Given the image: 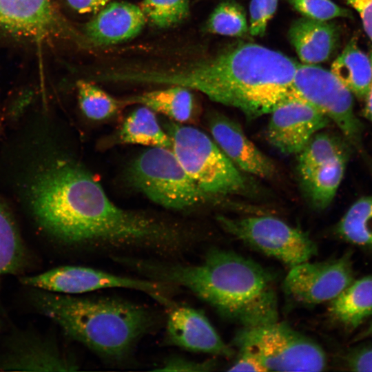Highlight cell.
I'll list each match as a JSON object with an SVG mask.
<instances>
[{
    "label": "cell",
    "mask_w": 372,
    "mask_h": 372,
    "mask_svg": "<svg viewBox=\"0 0 372 372\" xmlns=\"http://www.w3.org/2000/svg\"><path fill=\"white\" fill-rule=\"evenodd\" d=\"M206 30L214 34L242 37L249 31L244 8L232 0L220 3L211 13Z\"/></svg>",
    "instance_id": "27"
},
{
    "label": "cell",
    "mask_w": 372,
    "mask_h": 372,
    "mask_svg": "<svg viewBox=\"0 0 372 372\" xmlns=\"http://www.w3.org/2000/svg\"><path fill=\"white\" fill-rule=\"evenodd\" d=\"M304 17L319 21L352 17L351 12L331 0H287Z\"/></svg>",
    "instance_id": "30"
},
{
    "label": "cell",
    "mask_w": 372,
    "mask_h": 372,
    "mask_svg": "<svg viewBox=\"0 0 372 372\" xmlns=\"http://www.w3.org/2000/svg\"><path fill=\"white\" fill-rule=\"evenodd\" d=\"M348 152L347 143L340 138L326 132L316 133L298 154L300 178L335 158L348 157Z\"/></svg>",
    "instance_id": "23"
},
{
    "label": "cell",
    "mask_w": 372,
    "mask_h": 372,
    "mask_svg": "<svg viewBox=\"0 0 372 372\" xmlns=\"http://www.w3.org/2000/svg\"><path fill=\"white\" fill-rule=\"evenodd\" d=\"M214 362H196L180 356H171L166 359L161 367L154 371H211L214 369Z\"/></svg>",
    "instance_id": "32"
},
{
    "label": "cell",
    "mask_w": 372,
    "mask_h": 372,
    "mask_svg": "<svg viewBox=\"0 0 372 372\" xmlns=\"http://www.w3.org/2000/svg\"><path fill=\"white\" fill-rule=\"evenodd\" d=\"M166 308L165 339L169 344L194 352L225 357L233 355L202 312L174 302Z\"/></svg>",
    "instance_id": "14"
},
{
    "label": "cell",
    "mask_w": 372,
    "mask_h": 372,
    "mask_svg": "<svg viewBox=\"0 0 372 372\" xmlns=\"http://www.w3.org/2000/svg\"><path fill=\"white\" fill-rule=\"evenodd\" d=\"M297 64L278 51L245 43L183 68L125 69L121 79L195 90L254 119L295 98L291 86Z\"/></svg>",
    "instance_id": "2"
},
{
    "label": "cell",
    "mask_w": 372,
    "mask_h": 372,
    "mask_svg": "<svg viewBox=\"0 0 372 372\" xmlns=\"http://www.w3.org/2000/svg\"><path fill=\"white\" fill-rule=\"evenodd\" d=\"M278 0H251L249 6V32L252 36L262 37L269 20L273 16Z\"/></svg>",
    "instance_id": "31"
},
{
    "label": "cell",
    "mask_w": 372,
    "mask_h": 372,
    "mask_svg": "<svg viewBox=\"0 0 372 372\" xmlns=\"http://www.w3.org/2000/svg\"><path fill=\"white\" fill-rule=\"evenodd\" d=\"M296 99L312 105L336 124L346 141L362 152V127L353 95L331 71L316 64H297L292 82Z\"/></svg>",
    "instance_id": "8"
},
{
    "label": "cell",
    "mask_w": 372,
    "mask_h": 372,
    "mask_svg": "<svg viewBox=\"0 0 372 372\" xmlns=\"http://www.w3.org/2000/svg\"><path fill=\"white\" fill-rule=\"evenodd\" d=\"M140 8L146 20L160 28L178 25L189 14V0H143Z\"/></svg>",
    "instance_id": "29"
},
{
    "label": "cell",
    "mask_w": 372,
    "mask_h": 372,
    "mask_svg": "<svg viewBox=\"0 0 372 372\" xmlns=\"http://www.w3.org/2000/svg\"><path fill=\"white\" fill-rule=\"evenodd\" d=\"M266 130L269 143L284 154H298L330 120L316 107L296 98L287 100L270 113Z\"/></svg>",
    "instance_id": "13"
},
{
    "label": "cell",
    "mask_w": 372,
    "mask_h": 372,
    "mask_svg": "<svg viewBox=\"0 0 372 372\" xmlns=\"http://www.w3.org/2000/svg\"><path fill=\"white\" fill-rule=\"evenodd\" d=\"M26 285L47 291L79 294L100 289L123 288L145 293L164 306L172 300L176 286L152 279L116 275L82 266H62L43 273L23 278Z\"/></svg>",
    "instance_id": "10"
},
{
    "label": "cell",
    "mask_w": 372,
    "mask_h": 372,
    "mask_svg": "<svg viewBox=\"0 0 372 372\" xmlns=\"http://www.w3.org/2000/svg\"><path fill=\"white\" fill-rule=\"evenodd\" d=\"M331 71L353 95L365 99L372 82V62L354 39L333 62Z\"/></svg>",
    "instance_id": "20"
},
{
    "label": "cell",
    "mask_w": 372,
    "mask_h": 372,
    "mask_svg": "<svg viewBox=\"0 0 372 372\" xmlns=\"http://www.w3.org/2000/svg\"><path fill=\"white\" fill-rule=\"evenodd\" d=\"M127 176L149 200L169 209H187L211 198L186 173L172 149H147L130 164Z\"/></svg>",
    "instance_id": "7"
},
{
    "label": "cell",
    "mask_w": 372,
    "mask_h": 372,
    "mask_svg": "<svg viewBox=\"0 0 372 372\" xmlns=\"http://www.w3.org/2000/svg\"><path fill=\"white\" fill-rule=\"evenodd\" d=\"M217 220L229 234L291 268L317 254V246L308 234L276 217L220 215Z\"/></svg>",
    "instance_id": "9"
},
{
    "label": "cell",
    "mask_w": 372,
    "mask_h": 372,
    "mask_svg": "<svg viewBox=\"0 0 372 372\" xmlns=\"http://www.w3.org/2000/svg\"><path fill=\"white\" fill-rule=\"evenodd\" d=\"M31 203L44 229L68 244L165 255L187 245V235L177 224L118 207L87 169L71 161H56L38 176Z\"/></svg>",
    "instance_id": "1"
},
{
    "label": "cell",
    "mask_w": 372,
    "mask_h": 372,
    "mask_svg": "<svg viewBox=\"0 0 372 372\" xmlns=\"http://www.w3.org/2000/svg\"><path fill=\"white\" fill-rule=\"evenodd\" d=\"M111 0H66L68 6L80 14L95 13Z\"/></svg>",
    "instance_id": "36"
},
{
    "label": "cell",
    "mask_w": 372,
    "mask_h": 372,
    "mask_svg": "<svg viewBox=\"0 0 372 372\" xmlns=\"http://www.w3.org/2000/svg\"><path fill=\"white\" fill-rule=\"evenodd\" d=\"M121 143L172 149L171 139L160 125L155 112L141 106L125 119L118 134Z\"/></svg>",
    "instance_id": "21"
},
{
    "label": "cell",
    "mask_w": 372,
    "mask_h": 372,
    "mask_svg": "<svg viewBox=\"0 0 372 372\" xmlns=\"http://www.w3.org/2000/svg\"><path fill=\"white\" fill-rule=\"evenodd\" d=\"M37 301L40 310L68 337L114 362L127 359L159 320L149 308L116 298L48 291L39 293Z\"/></svg>",
    "instance_id": "4"
},
{
    "label": "cell",
    "mask_w": 372,
    "mask_h": 372,
    "mask_svg": "<svg viewBox=\"0 0 372 372\" xmlns=\"http://www.w3.org/2000/svg\"><path fill=\"white\" fill-rule=\"evenodd\" d=\"M23 252L20 238L8 211L0 202V276L17 271Z\"/></svg>",
    "instance_id": "28"
},
{
    "label": "cell",
    "mask_w": 372,
    "mask_h": 372,
    "mask_svg": "<svg viewBox=\"0 0 372 372\" xmlns=\"http://www.w3.org/2000/svg\"><path fill=\"white\" fill-rule=\"evenodd\" d=\"M125 106L138 104L163 114L179 123L191 122L196 114V105L190 90L182 86L143 92L121 99Z\"/></svg>",
    "instance_id": "18"
},
{
    "label": "cell",
    "mask_w": 372,
    "mask_h": 372,
    "mask_svg": "<svg viewBox=\"0 0 372 372\" xmlns=\"http://www.w3.org/2000/svg\"><path fill=\"white\" fill-rule=\"evenodd\" d=\"M234 343L240 351L256 356L268 371H321L327 366L318 344L278 320L242 327Z\"/></svg>",
    "instance_id": "6"
},
{
    "label": "cell",
    "mask_w": 372,
    "mask_h": 372,
    "mask_svg": "<svg viewBox=\"0 0 372 372\" xmlns=\"http://www.w3.org/2000/svg\"><path fill=\"white\" fill-rule=\"evenodd\" d=\"M6 370L70 371L77 369L75 362L59 351L48 347H31L10 356L2 365Z\"/></svg>",
    "instance_id": "24"
},
{
    "label": "cell",
    "mask_w": 372,
    "mask_h": 372,
    "mask_svg": "<svg viewBox=\"0 0 372 372\" xmlns=\"http://www.w3.org/2000/svg\"><path fill=\"white\" fill-rule=\"evenodd\" d=\"M207 123L211 138L240 170L262 178L276 176L273 161L249 139L236 121L214 112L209 114Z\"/></svg>",
    "instance_id": "15"
},
{
    "label": "cell",
    "mask_w": 372,
    "mask_h": 372,
    "mask_svg": "<svg viewBox=\"0 0 372 372\" xmlns=\"http://www.w3.org/2000/svg\"><path fill=\"white\" fill-rule=\"evenodd\" d=\"M0 29L39 45L87 41L63 17L53 0H0Z\"/></svg>",
    "instance_id": "11"
},
{
    "label": "cell",
    "mask_w": 372,
    "mask_h": 372,
    "mask_svg": "<svg viewBox=\"0 0 372 372\" xmlns=\"http://www.w3.org/2000/svg\"><path fill=\"white\" fill-rule=\"evenodd\" d=\"M146 18L140 6L124 1L112 2L85 27L89 43L109 45L127 41L138 35Z\"/></svg>",
    "instance_id": "16"
},
{
    "label": "cell",
    "mask_w": 372,
    "mask_h": 372,
    "mask_svg": "<svg viewBox=\"0 0 372 372\" xmlns=\"http://www.w3.org/2000/svg\"><path fill=\"white\" fill-rule=\"evenodd\" d=\"M359 14L367 36L372 41V0H344Z\"/></svg>",
    "instance_id": "34"
},
{
    "label": "cell",
    "mask_w": 372,
    "mask_h": 372,
    "mask_svg": "<svg viewBox=\"0 0 372 372\" xmlns=\"http://www.w3.org/2000/svg\"><path fill=\"white\" fill-rule=\"evenodd\" d=\"M165 129L181 166L207 195L249 196L258 192L254 183L205 133L175 121L167 123Z\"/></svg>",
    "instance_id": "5"
},
{
    "label": "cell",
    "mask_w": 372,
    "mask_h": 372,
    "mask_svg": "<svg viewBox=\"0 0 372 372\" xmlns=\"http://www.w3.org/2000/svg\"><path fill=\"white\" fill-rule=\"evenodd\" d=\"M121 262L149 279L181 286L242 327L278 320L272 275L236 253L214 249L198 265L122 258Z\"/></svg>",
    "instance_id": "3"
},
{
    "label": "cell",
    "mask_w": 372,
    "mask_h": 372,
    "mask_svg": "<svg viewBox=\"0 0 372 372\" xmlns=\"http://www.w3.org/2000/svg\"><path fill=\"white\" fill-rule=\"evenodd\" d=\"M345 365L353 371H372V348L360 347L350 351L345 357Z\"/></svg>",
    "instance_id": "33"
},
{
    "label": "cell",
    "mask_w": 372,
    "mask_h": 372,
    "mask_svg": "<svg viewBox=\"0 0 372 372\" xmlns=\"http://www.w3.org/2000/svg\"><path fill=\"white\" fill-rule=\"evenodd\" d=\"M347 157L335 158L301 178L304 192L311 205L324 209L332 202L344 176Z\"/></svg>",
    "instance_id": "22"
},
{
    "label": "cell",
    "mask_w": 372,
    "mask_h": 372,
    "mask_svg": "<svg viewBox=\"0 0 372 372\" xmlns=\"http://www.w3.org/2000/svg\"><path fill=\"white\" fill-rule=\"evenodd\" d=\"M369 56L372 62V51ZM364 100L366 103L364 113L366 118L372 123V82Z\"/></svg>",
    "instance_id": "37"
},
{
    "label": "cell",
    "mask_w": 372,
    "mask_h": 372,
    "mask_svg": "<svg viewBox=\"0 0 372 372\" xmlns=\"http://www.w3.org/2000/svg\"><path fill=\"white\" fill-rule=\"evenodd\" d=\"M76 87L81 110L90 119L105 120L124 107L121 99L113 97L88 81H78Z\"/></svg>",
    "instance_id": "26"
},
{
    "label": "cell",
    "mask_w": 372,
    "mask_h": 372,
    "mask_svg": "<svg viewBox=\"0 0 372 372\" xmlns=\"http://www.w3.org/2000/svg\"><path fill=\"white\" fill-rule=\"evenodd\" d=\"M289 38L303 63L316 64L327 61L333 53L338 38L335 25L303 17L293 21Z\"/></svg>",
    "instance_id": "17"
},
{
    "label": "cell",
    "mask_w": 372,
    "mask_h": 372,
    "mask_svg": "<svg viewBox=\"0 0 372 372\" xmlns=\"http://www.w3.org/2000/svg\"><path fill=\"white\" fill-rule=\"evenodd\" d=\"M329 311L336 320L351 329L372 316V275L353 280L330 301Z\"/></svg>",
    "instance_id": "19"
},
{
    "label": "cell",
    "mask_w": 372,
    "mask_h": 372,
    "mask_svg": "<svg viewBox=\"0 0 372 372\" xmlns=\"http://www.w3.org/2000/svg\"><path fill=\"white\" fill-rule=\"evenodd\" d=\"M365 333L366 335L372 338V324L370 325Z\"/></svg>",
    "instance_id": "38"
},
{
    "label": "cell",
    "mask_w": 372,
    "mask_h": 372,
    "mask_svg": "<svg viewBox=\"0 0 372 372\" xmlns=\"http://www.w3.org/2000/svg\"><path fill=\"white\" fill-rule=\"evenodd\" d=\"M353 280L351 256L318 262L309 260L291 268L283 282L285 292L297 302L315 304L331 301Z\"/></svg>",
    "instance_id": "12"
},
{
    "label": "cell",
    "mask_w": 372,
    "mask_h": 372,
    "mask_svg": "<svg viewBox=\"0 0 372 372\" xmlns=\"http://www.w3.org/2000/svg\"><path fill=\"white\" fill-rule=\"evenodd\" d=\"M336 232L352 244L372 247V196L355 202L338 223Z\"/></svg>",
    "instance_id": "25"
},
{
    "label": "cell",
    "mask_w": 372,
    "mask_h": 372,
    "mask_svg": "<svg viewBox=\"0 0 372 372\" xmlns=\"http://www.w3.org/2000/svg\"><path fill=\"white\" fill-rule=\"evenodd\" d=\"M229 371H268L267 369L254 355L246 352L240 351L237 360L228 369Z\"/></svg>",
    "instance_id": "35"
}]
</instances>
